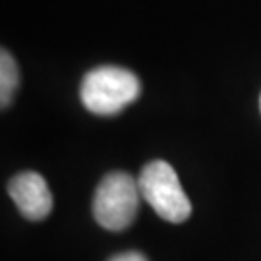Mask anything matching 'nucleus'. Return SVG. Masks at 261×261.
I'll return each instance as SVG.
<instances>
[{
  "label": "nucleus",
  "mask_w": 261,
  "mask_h": 261,
  "mask_svg": "<svg viewBox=\"0 0 261 261\" xmlns=\"http://www.w3.org/2000/svg\"><path fill=\"white\" fill-rule=\"evenodd\" d=\"M140 186L128 172H109L99 182L93 197L95 221L107 230L128 228L140 207Z\"/></svg>",
  "instance_id": "obj_3"
},
{
  "label": "nucleus",
  "mask_w": 261,
  "mask_h": 261,
  "mask_svg": "<svg viewBox=\"0 0 261 261\" xmlns=\"http://www.w3.org/2000/svg\"><path fill=\"white\" fill-rule=\"evenodd\" d=\"M259 111H261V97H259Z\"/></svg>",
  "instance_id": "obj_7"
},
{
  "label": "nucleus",
  "mask_w": 261,
  "mask_h": 261,
  "mask_svg": "<svg viewBox=\"0 0 261 261\" xmlns=\"http://www.w3.org/2000/svg\"><path fill=\"white\" fill-rule=\"evenodd\" d=\"M109 261H147V257L140 252H124V253H118V255L111 257Z\"/></svg>",
  "instance_id": "obj_6"
},
{
  "label": "nucleus",
  "mask_w": 261,
  "mask_h": 261,
  "mask_svg": "<svg viewBox=\"0 0 261 261\" xmlns=\"http://www.w3.org/2000/svg\"><path fill=\"white\" fill-rule=\"evenodd\" d=\"M19 72L14 56L10 55L6 48L0 53V103L2 109H6L12 103V97L18 89Z\"/></svg>",
  "instance_id": "obj_5"
},
{
  "label": "nucleus",
  "mask_w": 261,
  "mask_h": 261,
  "mask_svg": "<svg viewBox=\"0 0 261 261\" xmlns=\"http://www.w3.org/2000/svg\"><path fill=\"white\" fill-rule=\"evenodd\" d=\"M141 197L168 223H184L192 215V203L178 174L167 161H151L138 178Z\"/></svg>",
  "instance_id": "obj_2"
},
{
  "label": "nucleus",
  "mask_w": 261,
  "mask_h": 261,
  "mask_svg": "<svg viewBox=\"0 0 261 261\" xmlns=\"http://www.w3.org/2000/svg\"><path fill=\"white\" fill-rule=\"evenodd\" d=\"M10 197L29 221H41L53 211V194L39 172H19L10 180Z\"/></svg>",
  "instance_id": "obj_4"
},
{
  "label": "nucleus",
  "mask_w": 261,
  "mask_h": 261,
  "mask_svg": "<svg viewBox=\"0 0 261 261\" xmlns=\"http://www.w3.org/2000/svg\"><path fill=\"white\" fill-rule=\"evenodd\" d=\"M141 91L138 75L120 66H99L82 80L80 97L89 112L111 116L134 103Z\"/></svg>",
  "instance_id": "obj_1"
}]
</instances>
